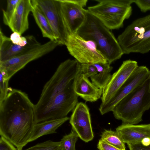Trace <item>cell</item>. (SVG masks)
<instances>
[{
  "mask_svg": "<svg viewBox=\"0 0 150 150\" xmlns=\"http://www.w3.org/2000/svg\"><path fill=\"white\" fill-rule=\"evenodd\" d=\"M76 33L86 40L93 41L110 64L124 54L110 30L87 9L86 20Z\"/></svg>",
  "mask_w": 150,
  "mask_h": 150,
  "instance_id": "cell-1",
  "label": "cell"
},
{
  "mask_svg": "<svg viewBox=\"0 0 150 150\" xmlns=\"http://www.w3.org/2000/svg\"><path fill=\"white\" fill-rule=\"evenodd\" d=\"M150 79L121 100L112 111L122 123L136 125L142 121L144 112L150 108Z\"/></svg>",
  "mask_w": 150,
  "mask_h": 150,
  "instance_id": "cell-2",
  "label": "cell"
},
{
  "mask_svg": "<svg viewBox=\"0 0 150 150\" xmlns=\"http://www.w3.org/2000/svg\"><path fill=\"white\" fill-rule=\"evenodd\" d=\"M117 40L124 54H142L150 51V14L128 25Z\"/></svg>",
  "mask_w": 150,
  "mask_h": 150,
  "instance_id": "cell-3",
  "label": "cell"
},
{
  "mask_svg": "<svg viewBox=\"0 0 150 150\" xmlns=\"http://www.w3.org/2000/svg\"><path fill=\"white\" fill-rule=\"evenodd\" d=\"M81 64L76 59H67L59 65L44 86L40 98L35 105L34 111L45 106L60 93L80 73Z\"/></svg>",
  "mask_w": 150,
  "mask_h": 150,
  "instance_id": "cell-4",
  "label": "cell"
},
{
  "mask_svg": "<svg viewBox=\"0 0 150 150\" xmlns=\"http://www.w3.org/2000/svg\"><path fill=\"white\" fill-rule=\"evenodd\" d=\"M98 3L88 10L110 30L123 26L124 21L132 15L134 0H96Z\"/></svg>",
  "mask_w": 150,
  "mask_h": 150,
  "instance_id": "cell-5",
  "label": "cell"
},
{
  "mask_svg": "<svg viewBox=\"0 0 150 150\" xmlns=\"http://www.w3.org/2000/svg\"><path fill=\"white\" fill-rule=\"evenodd\" d=\"M78 97L74 90L73 80L45 106L34 111L35 123L67 117L79 103Z\"/></svg>",
  "mask_w": 150,
  "mask_h": 150,
  "instance_id": "cell-6",
  "label": "cell"
},
{
  "mask_svg": "<svg viewBox=\"0 0 150 150\" xmlns=\"http://www.w3.org/2000/svg\"><path fill=\"white\" fill-rule=\"evenodd\" d=\"M65 45L69 54L80 64L108 62L93 41L86 40L77 33L69 34Z\"/></svg>",
  "mask_w": 150,
  "mask_h": 150,
  "instance_id": "cell-7",
  "label": "cell"
},
{
  "mask_svg": "<svg viewBox=\"0 0 150 150\" xmlns=\"http://www.w3.org/2000/svg\"><path fill=\"white\" fill-rule=\"evenodd\" d=\"M60 45L57 41H50L21 55L0 63V71L5 79L9 80L30 62L38 59Z\"/></svg>",
  "mask_w": 150,
  "mask_h": 150,
  "instance_id": "cell-8",
  "label": "cell"
},
{
  "mask_svg": "<svg viewBox=\"0 0 150 150\" xmlns=\"http://www.w3.org/2000/svg\"><path fill=\"white\" fill-rule=\"evenodd\" d=\"M150 79V70L145 66H138L114 96L109 100L101 103L99 108L102 115L112 110L124 98Z\"/></svg>",
  "mask_w": 150,
  "mask_h": 150,
  "instance_id": "cell-9",
  "label": "cell"
},
{
  "mask_svg": "<svg viewBox=\"0 0 150 150\" xmlns=\"http://www.w3.org/2000/svg\"><path fill=\"white\" fill-rule=\"evenodd\" d=\"M44 13L54 33L57 41L65 45L69 35L62 14L59 0H32Z\"/></svg>",
  "mask_w": 150,
  "mask_h": 150,
  "instance_id": "cell-10",
  "label": "cell"
},
{
  "mask_svg": "<svg viewBox=\"0 0 150 150\" xmlns=\"http://www.w3.org/2000/svg\"><path fill=\"white\" fill-rule=\"evenodd\" d=\"M63 17L69 34L76 33L84 23L87 0H59Z\"/></svg>",
  "mask_w": 150,
  "mask_h": 150,
  "instance_id": "cell-11",
  "label": "cell"
},
{
  "mask_svg": "<svg viewBox=\"0 0 150 150\" xmlns=\"http://www.w3.org/2000/svg\"><path fill=\"white\" fill-rule=\"evenodd\" d=\"M69 122L72 129L82 141L88 142L93 139L94 134L89 109L85 103H78L72 111Z\"/></svg>",
  "mask_w": 150,
  "mask_h": 150,
  "instance_id": "cell-12",
  "label": "cell"
},
{
  "mask_svg": "<svg viewBox=\"0 0 150 150\" xmlns=\"http://www.w3.org/2000/svg\"><path fill=\"white\" fill-rule=\"evenodd\" d=\"M138 66L135 61L129 59L123 62L103 89L101 103L106 102L112 98Z\"/></svg>",
  "mask_w": 150,
  "mask_h": 150,
  "instance_id": "cell-13",
  "label": "cell"
},
{
  "mask_svg": "<svg viewBox=\"0 0 150 150\" xmlns=\"http://www.w3.org/2000/svg\"><path fill=\"white\" fill-rule=\"evenodd\" d=\"M41 44L33 35H28V41L24 47L13 44L10 38L0 30V63L21 55L34 49Z\"/></svg>",
  "mask_w": 150,
  "mask_h": 150,
  "instance_id": "cell-14",
  "label": "cell"
},
{
  "mask_svg": "<svg viewBox=\"0 0 150 150\" xmlns=\"http://www.w3.org/2000/svg\"><path fill=\"white\" fill-rule=\"evenodd\" d=\"M124 143L141 144L145 138H150V124L139 125L122 123L116 129Z\"/></svg>",
  "mask_w": 150,
  "mask_h": 150,
  "instance_id": "cell-15",
  "label": "cell"
},
{
  "mask_svg": "<svg viewBox=\"0 0 150 150\" xmlns=\"http://www.w3.org/2000/svg\"><path fill=\"white\" fill-rule=\"evenodd\" d=\"M32 8L31 0H20L8 26L21 35L29 28L28 16Z\"/></svg>",
  "mask_w": 150,
  "mask_h": 150,
  "instance_id": "cell-16",
  "label": "cell"
},
{
  "mask_svg": "<svg viewBox=\"0 0 150 150\" xmlns=\"http://www.w3.org/2000/svg\"><path fill=\"white\" fill-rule=\"evenodd\" d=\"M73 88L78 96L86 102H96L101 98L103 93V89L98 88L88 78L80 73L73 80Z\"/></svg>",
  "mask_w": 150,
  "mask_h": 150,
  "instance_id": "cell-17",
  "label": "cell"
},
{
  "mask_svg": "<svg viewBox=\"0 0 150 150\" xmlns=\"http://www.w3.org/2000/svg\"><path fill=\"white\" fill-rule=\"evenodd\" d=\"M69 119L70 118L67 116L62 118L35 123L29 142L44 135L56 133V130Z\"/></svg>",
  "mask_w": 150,
  "mask_h": 150,
  "instance_id": "cell-18",
  "label": "cell"
},
{
  "mask_svg": "<svg viewBox=\"0 0 150 150\" xmlns=\"http://www.w3.org/2000/svg\"><path fill=\"white\" fill-rule=\"evenodd\" d=\"M31 12L36 23L40 29L43 37L51 41H57V39L46 16L35 4L33 2Z\"/></svg>",
  "mask_w": 150,
  "mask_h": 150,
  "instance_id": "cell-19",
  "label": "cell"
},
{
  "mask_svg": "<svg viewBox=\"0 0 150 150\" xmlns=\"http://www.w3.org/2000/svg\"><path fill=\"white\" fill-rule=\"evenodd\" d=\"M93 64L97 69V73L90 78L91 82L98 88L103 89L111 79L113 67L108 62Z\"/></svg>",
  "mask_w": 150,
  "mask_h": 150,
  "instance_id": "cell-20",
  "label": "cell"
},
{
  "mask_svg": "<svg viewBox=\"0 0 150 150\" xmlns=\"http://www.w3.org/2000/svg\"><path fill=\"white\" fill-rule=\"evenodd\" d=\"M100 139L121 150H126L125 143L116 131L105 129L102 132Z\"/></svg>",
  "mask_w": 150,
  "mask_h": 150,
  "instance_id": "cell-21",
  "label": "cell"
},
{
  "mask_svg": "<svg viewBox=\"0 0 150 150\" xmlns=\"http://www.w3.org/2000/svg\"><path fill=\"white\" fill-rule=\"evenodd\" d=\"M79 137L75 132L71 129L70 133L64 135L60 141L59 150H76L75 145Z\"/></svg>",
  "mask_w": 150,
  "mask_h": 150,
  "instance_id": "cell-22",
  "label": "cell"
},
{
  "mask_svg": "<svg viewBox=\"0 0 150 150\" xmlns=\"http://www.w3.org/2000/svg\"><path fill=\"white\" fill-rule=\"evenodd\" d=\"M20 0H7V7L5 10H3V22L6 25L8 26L10 20L15 12Z\"/></svg>",
  "mask_w": 150,
  "mask_h": 150,
  "instance_id": "cell-23",
  "label": "cell"
},
{
  "mask_svg": "<svg viewBox=\"0 0 150 150\" xmlns=\"http://www.w3.org/2000/svg\"><path fill=\"white\" fill-rule=\"evenodd\" d=\"M60 142H55L50 140L39 143L25 149L20 150H59Z\"/></svg>",
  "mask_w": 150,
  "mask_h": 150,
  "instance_id": "cell-24",
  "label": "cell"
},
{
  "mask_svg": "<svg viewBox=\"0 0 150 150\" xmlns=\"http://www.w3.org/2000/svg\"><path fill=\"white\" fill-rule=\"evenodd\" d=\"M9 80L4 78L2 72L0 71V103L4 100L8 94Z\"/></svg>",
  "mask_w": 150,
  "mask_h": 150,
  "instance_id": "cell-25",
  "label": "cell"
},
{
  "mask_svg": "<svg viewBox=\"0 0 150 150\" xmlns=\"http://www.w3.org/2000/svg\"><path fill=\"white\" fill-rule=\"evenodd\" d=\"M97 73V69L93 64H81L80 73L84 74L87 77L91 78Z\"/></svg>",
  "mask_w": 150,
  "mask_h": 150,
  "instance_id": "cell-26",
  "label": "cell"
},
{
  "mask_svg": "<svg viewBox=\"0 0 150 150\" xmlns=\"http://www.w3.org/2000/svg\"><path fill=\"white\" fill-rule=\"evenodd\" d=\"M0 150H18L13 144L3 137L0 138Z\"/></svg>",
  "mask_w": 150,
  "mask_h": 150,
  "instance_id": "cell-27",
  "label": "cell"
},
{
  "mask_svg": "<svg viewBox=\"0 0 150 150\" xmlns=\"http://www.w3.org/2000/svg\"><path fill=\"white\" fill-rule=\"evenodd\" d=\"M134 3L142 12L145 13L150 10V0H134Z\"/></svg>",
  "mask_w": 150,
  "mask_h": 150,
  "instance_id": "cell-28",
  "label": "cell"
},
{
  "mask_svg": "<svg viewBox=\"0 0 150 150\" xmlns=\"http://www.w3.org/2000/svg\"><path fill=\"white\" fill-rule=\"evenodd\" d=\"M97 148L99 150H121L100 139L97 144Z\"/></svg>",
  "mask_w": 150,
  "mask_h": 150,
  "instance_id": "cell-29",
  "label": "cell"
},
{
  "mask_svg": "<svg viewBox=\"0 0 150 150\" xmlns=\"http://www.w3.org/2000/svg\"><path fill=\"white\" fill-rule=\"evenodd\" d=\"M10 38L13 44L19 46L22 41L23 36L18 33L14 32L11 34Z\"/></svg>",
  "mask_w": 150,
  "mask_h": 150,
  "instance_id": "cell-30",
  "label": "cell"
},
{
  "mask_svg": "<svg viewBox=\"0 0 150 150\" xmlns=\"http://www.w3.org/2000/svg\"><path fill=\"white\" fill-rule=\"evenodd\" d=\"M127 145L129 150H150V144L148 146H144L141 144Z\"/></svg>",
  "mask_w": 150,
  "mask_h": 150,
  "instance_id": "cell-31",
  "label": "cell"
},
{
  "mask_svg": "<svg viewBox=\"0 0 150 150\" xmlns=\"http://www.w3.org/2000/svg\"><path fill=\"white\" fill-rule=\"evenodd\" d=\"M144 146H148L150 144V138H145L143 139L141 143Z\"/></svg>",
  "mask_w": 150,
  "mask_h": 150,
  "instance_id": "cell-32",
  "label": "cell"
}]
</instances>
